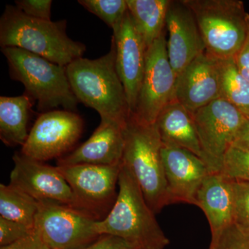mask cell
<instances>
[{"label": "cell", "mask_w": 249, "mask_h": 249, "mask_svg": "<svg viewBox=\"0 0 249 249\" xmlns=\"http://www.w3.org/2000/svg\"><path fill=\"white\" fill-rule=\"evenodd\" d=\"M123 163L133 174L147 204L155 214L170 204L161 158V141L155 124L139 122L132 115L124 128Z\"/></svg>", "instance_id": "5"}, {"label": "cell", "mask_w": 249, "mask_h": 249, "mask_svg": "<svg viewBox=\"0 0 249 249\" xmlns=\"http://www.w3.org/2000/svg\"><path fill=\"white\" fill-rule=\"evenodd\" d=\"M35 101L26 93L0 97V139L8 147L23 146L29 137V124Z\"/></svg>", "instance_id": "20"}, {"label": "cell", "mask_w": 249, "mask_h": 249, "mask_svg": "<svg viewBox=\"0 0 249 249\" xmlns=\"http://www.w3.org/2000/svg\"><path fill=\"white\" fill-rule=\"evenodd\" d=\"M10 184L34 197L38 202H53L73 206V195L58 167L45 164L16 152Z\"/></svg>", "instance_id": "12"}, {"label": "cell", "mask_w": 249, "mask_h": 249, "mask_svg": "<svg viewBox=\"0 0 249 249\" xmlns=\"http://www.w3.org/2000/svg\"><path fill=\"white\" fill-rule=\"evenodd\" d=\"M35 229L0 217V245H11L30 235Z\"/></svg>", "instance_id": "28"}, {"label": "cell", "mask_w": 249, "mask_h": 249, "mask_svg": "<svg viewBox=\"0 0 249 249\" xmlns=\"http://www.w3.org/2000/svg\"><path fill=\"white\" fill-rule=\"evenodd\" d=\"M196 199L209 223L211 242H215L234 223L232 180L221 173H210L199 187Z\"/></svg>", "instance_id": "18"}, {"label": "cell", "mask_w": 249, "mask_h": 249, "mask_svg": "<svg viewBox=\"0 0 249 249\" xmlns=\"http://www.w3.org/2000/svg\"><path fill=\"white\" fill-rule=\"evenodd\" d=\"M194 14L206 53L218 60L235 58L247 34L245 4L240 0H183Z\"/></svg>", "instance_id": "6"}, {"label": "cell", "mask_w": 249, "mask_h": 249, "mask_svg": "<svg viewBox=\"0 0 249 249\" xmlns=\"http://www.w3.org/2000/svg\"><path fill=\"white\" fill-rule=\"evenodd\" d=\"M234 192V223L249 232V182L232 180Z\"/></svg>", "instance_id": "26"}, {"label": "cell", "mask_w": 249, "mask_h": 249, "mask_svg": "<svg viewBox=\"0 0 249 249\" xmlns=\"http://www.w3.org/2000/svg\"><path fill=\"white\" fill-rule=\"evenodd\" d=\"M232 145L249 151V120L248 119L241 127Z\"/></svg>", "instance_id": "33"}, {"label": "cell", "mask_w": 249, "mask_h": 249, "mask_svg": "<svg viewBox=\"0 0 249 249\" xmlns=\"http://www.w3.org/2000/svg\"><path fill=\"white\" fill-rule=\"evenodd\" d=\"M165 26L169 33L168 59L178 76L185 67L206 52V47L194 14L183 0L172 1Z\"/></svg>", "instance_id": "15"}, {"label": "cell", "mask_w": 249, "mask_h": 249, "mask_svg": "<svg viewBox=\"0 0 249 249\" xmlns=\"http://www.w3.org/2000/svg\"><path fill=\"white\" fill-rule=\"evenodd\" d=\"M119 192L109 213L95 224L100 235L116 236L140 249H165L170 240L162 230L137 179L122 162Z\"/></svg>", "instance_id": "2"}, {"label": "cell", "mask_w": 249, "mask_h": 249, "mask_svg": "<svg viewBox=\"0 0 249 249\" xmlns=\"http://www.w3.org/2000/svg\"><path fill=\"white\" fill-rule=\"evenodd\" d=\"M164 34L147 47L145 68L135 111L137 121L154 124L160 113L175 99L177 76L170 65Z\"/></svg>", "instance_id": "10"}, {"label": "cell", "mask_w": 249, "mask_h": 249, "mask_svg": "<svg viewBox=\"0 0 249 249\" xmlns=\"http://www.w3.org/2000/svg\"><path fill=\"white\" fill-rule=\"evenodd\" d=\"M171 0H127V9L146 47L164 34Z\"/></svg>", "instance_id": "21"}, {"label": "cell", "mask_w": 249, "mask_h": 249, "mask_svg": "<svg viewBox=\"0 0 249 249\" xmlns=\"http://www.w3.org/2000/svg\"><path fill=\"white\" fill-rule=\"evenodd\" d=\"M82 249H140L116 236L102 235L91 245Z\"/></svg>", "instance_id": "30"}, {"label": "cell", "mask_w": 249, "mask_h": 249, "mask_svg": "<svg viewBox=\"0 0 249 249\" xmlns=\"http://www.w3.org/2000/svg\"><path fill=\"white\" fill-rule=\"evenodd\" d=\"M121 165L122 163L111 165H57L73 193V209L96 220L104 219L117 198L116 186Z\"/></svg>", "instance_id": "7"}, {"label": "cell", "mask_w": 249, "mask_h": 249, "mask_svg": "<svg viewBox=\"0 0 249 249\" xmlns=\"http://www.w3.org/2000/svg\"><path fill=\"white\" fill-rule=\"evenodd\" d=\"M7 60L10 78L24 85L29 97L42 113L55 110L75 111L79 101L71 89L66 67L16 47L1 48Z\"/></svg>", "instance_id": "4"}, {"label": "cell", "mask_w": 249, "mask_h": 249, "mask_svg": "<svg viewBox=\"0 0 249 249\" xmlns=\"http://www.w3.org/2000/svg\"><path fill=\"white\" fill-rule=\"evenodd\" d=\"M83 127L84 121L75 111L55 109L42 113L20 152L39 161L58 160L76 145Z\"/></svg>", "instance_id": "11"}, {"label": "cell", "mask_w": 249, "mask_h": 249, "mask_svg": "<svg viewBox=\"0 0 249 249\" xmlns=\"http://www.w3.org/2000/svg\"><path fill=\"white\" fill-rule=\"evenodd\" d=\"M247 26L248 28L245 42L234 60L242 74L249 81V14L247 16Z\"/></svg>", "instance_id": "31"}, {"label": "cell", "mask_w": 249, "mask_h": 249, "mask_svg": "<svg viewBox=\"0 0 249 249\" xmlns=\"http://www.w3.org/2000/svg\"><path fill=\"white\" fill-rule=\"evenodd\" d=\"M220 98L240 111L249 120V81L234 58L218 60Z\"/></svg>", "instance_id": "22"}, {"label": "cell", "mask_w": 249, "mask_h": 249, "mask_svg": "<svg viewBox=\"0 0 249 249\" xmlns=\"http://www.w3.org/2000/svg\"><path fill=\"white\" fill-rule=\"evenodd\" d=\"M43 245L38 232L34 231L30 235L9 245L3 246L0 249H40Z\"/></svg>", "instance_id": "32"}, {"label": "cell", "mask_w": 249, "mask_h": 249, "mask_svg": "<svg viewBox=\"0 0 249 249\" xmlns=\"http://www.w3.org/2000/svg\"><path fill=\"white\" fill-rule=\"evenodd\" d=\"M161 158L170 204L181 202L197 206L196 193L211 173L207 165L195 154L178 147L162 146Z\"/></svg>", "instance_id": "14"}, {"label": "cell", "mask_w": 249, "mask_h": 249, "mask_svg": "<svg viewBox=\"0 0 249 249\" xmlns=\"http://www.w3.org/2000/svg\"><path fill=\"white\" fill-rule=\"evenodd\" d=\"M124 128L116 123L101 120L89 139L71 153L58 159L57 164L111 165L122 163Z\"/></svg>", "instance_id": "17"}, {"label": "cell", "mask_w": 249, "mask_h": 249, "mask_svg": "<svg viewBox=\"0 0 249 249\" xmlns=\"http://www.w3.org/2000/svg\"><path fill=\"white\" fill-rule=\"evenodd\" d=\"M91 216L67 205L39 202L35 230L51 249H82L100 237Z\"/></svg>", "instance_id": "9"}, {"label": "cell", "mask_w": 249, "mask_h": 249, "mask_svg": "<svg viewBox=\"0 0 249 249\" xmlns=\"http://www.w3.org/2000/svg\"><path fill=\"white\" fill-rule=\"evenodd\" d=\"M111 40L115 45L116 70L124 85L130 114H133L145 73L147 47L128 10L113 29Z\"/></svg>", "instance_id": "13"}, {"label": "cell", "mask_w": 249, "mask_h": 249, "mask_svg": "<svg viewBox=\"0 0 249 249\" xmlns=\"http://www.w3.org/2000/svg\"><path fill=\"white\" fill-rule=\"evenodd\" d=\"M52 0H16L18 9L29 17L52 21Z\"/></svg>", "instance_id": "29"}, {"label": "cell", "mask_w": 249, "mask_h": 249, "mask_svg": "<svg viewBox=\"0 0 249 249\" xmlns=\"http://www.w3.org/2000/svg\"><path fill=\"white\" fill-rule=\"evenodd\" d=\"M219 98L218 60L205 52L178 75L174 100L193 114Z\"/></svg>", "instance_id": "16"}, {"label": "cell", "mask_w": 249, "mask_h": 249, "mask_svg": "<svg viewBox=\"0 0 249 249\" xmlns=\"http://www.w3.org/2000/svg\"><path fill=\"white\" fill-rule=\"evenodd\" d=\"M40 249H49L48 247H47V246L44 245V244H43V245H42V247H41V248Z\"/></svg>", "instance_id": "34"}, {"label": "cell", "mask_w": 249, "mask_h": 249, "mask_svg": "<svg viewBox=\"0 0 249 249\" xmlns=\"http://www.w3.org/2000/svg\"><path fill=\"white\" fill-rule=\"evenodd\" d=\"M71 89L79 103L95 109L101 120L124 127L130 115L124 85L116 67V49L96 59L80 58L66 67Z\"/></svg>", "instance_id": "1"}, {"label": "cell", "mask_w": 249, "mask_h": 249, "mask_svg": "<svg viewBox=\"0 0 249 249\" xmlns=\"http://www.w3.org/2000/svg\"><path fill=\"white\" fill-rule=\"evenodd\" d=\"M39 202L12 185L0 184V217L35 229Z\"/></svg>", "instance_id": "23"}, {"label": "cell", "mask_w": 249, "mask_h": 249, "mask_svg": "<svg viewBox=\"0 0 249 249\" xmlns=\"http://www.w3.org/2000/svg\"><path fill=\"white\" fill-rule=\"evenodd\" d=\"M207 249H249V232L232 224Z\"/></svg>", "instance_id": "27"}, {"label": "cell", "mask_w": 249, "mask_h": 249, "mask_svg": "<svg viewBox=\"0 0 249 249\" xmlns=\"http://www.w3.org/2000/svg\"><path fill=\"white\" fill-rule=\"evenodd\" d=\"M78 2L112 29L122 21L128 10L127 0H79Z\"/></svg>", "instance_id": "24"}, {"label": "cell", "mask_w": 249, "mask_h": 249, "mask_svg": "<svg viewBox=\"0 0 249 249\" xmlns=\"http://www.w3.org/2000/svg\"><path fill=\"white\" fill-rule=\"evenodd\" d=\"M67 20L46 21L29 17L7 4L0 18V46L24 49L67 67L83 58L86 46L67 34Z\"/></svg>", "instance_id": "3"}, {"label": "cell", "mask_w": 249, "mask_h": 249, "mask_svg": "<svg viewBox=\"0 0 249 249\" xmlns=\"http://www.w3.org/2000/svg\"><path fill=\"white\" fill-rule=\"evenodd\" d=\"M204 161L211 173H220L224 156L247 118L222 98L193 114Z\"/></svg>", "instance_id": "8"}, {"label": "cell", "mask_w": 249, "mask_h": 249, "mask_svg": "<svg viewBox=\"0 0 249 249\" xmlns=\"http://www.w3.org/2000/svg\"><path fill=\"white\" fill-rule=\"evenodd\" d=\"M155 124L163 146L184 149L204 160L193 114L182 105L173 100Z\"/></svg>", "instance_id": "19"}, {"label": "cell", "mask_w": 249, "mask_h": 249, "mask_svg": "<svg viewBox=\"0 0 249 249\" xmlns=\"http://www.w3.org/2000/svg\"><path fill=\"white\" fill-rule=\"evenodd\" d=\"M220 173L230 179L249 182V151L232 145L224 156Z\"/></svg>", "instance_id": "25"}]
</instances>
